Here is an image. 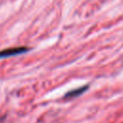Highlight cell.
I'll return each mask as SVG.
<instances>
[{
	"instance_id": "6da1fadb",
	"label": "cell",
	"mask_w": 123,
	"mask_h": 123,
	"mask_svg": "<svg viewBox=\"0 0 123 123\" xmlns=\"http://www.w3.org/2000/svg\"><path fill=\"white\" fill-rule=\"evenodd\" d=\"M28 50H29V48L24 47V46L8 48V49L0 51V58H8V57H12V56L20 55V54H23V53L27 52Z\"/></svg>"
},
{
	"instance_id": "7a4b0ae2",
	"label": "cell",
	"mask_w": 123,
	"mask_h": 123,
	"mask_svg": "<svg viewBox=\"0 0 123 123\" xmlns=\"http://www.w3.org/2000/svg\"><path fill=\"white\" fill-rule=\"evenodd\" d=\"M86 88H87V86H81V87H79V88H77V89H73V90L67 92V93L65 94V97H69V98H71V97L78 96V95L82 94Z\"/></svg>"
}]
</instances>
